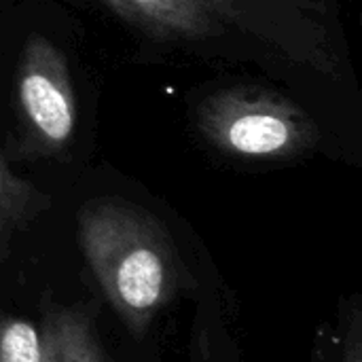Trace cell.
I'll return each instance as SVG.
<instances>
[{
    "instance_id": "obj_3",
    "label": "cell",
    "mask_w": 362,
    "mask_h": 362,
    "mask_svg": "<svg viewBox=\"0 0 362 362\" xmlns=\"http://www.w3.org/2000/svg\"><path fill=\"white\" fill-rule=\"evenodd\" d=\"M15 95L25 146L42 157L64 155L76 134V91L62 51L45 36L23 45Z\"/></svg>"
},
{
    "instance_id": "obj_4",
    "label": "cell",
    "mask_w": 362,
    "mask_h": 362,
    "mask_svg": "<svg viewBox=\"0 0 362 362\" xmlns=\"http://www.w3.org/2000/svg\"><path fill=\"white\" fill-rule=\"evenodd\" d=\"M123 21L159 40H204L240 17L233 0H102Z\"/></svg>"
},
{
    "instance_id": "obj_1",
    "label": "cell",
    "mask_w": 362,
    "mask_h": 362,
    "mask_svg": "<svg viewBox=\"0 0 362 362\" xmlns=\"http://www.w3.org/2000/svg\"><path fill=\"white\" fill-rule=\"evenodd\" d=\"M78 244L102 295L138 337L185 284V269L168 229L132 202H87L78 210Z\"/></svg>"
},
{
    "instance_id": "obj_7",
    "label": "cell",
    "mask_w": 362,
    "mask_h": 362,
    "mask_svg": "<svg viewBox=\"0 0 362 362\" xmlns=\"http://www.w3.org/2000/svg\"><path fill=\"white\" fill-rule=\"evenodd\" d=\"M0 362H45L40 329L23 318L0 316Z\"/></svg>"
},
{
    "instance_id": "obj_2",
    "label": "cell",
    "mask_w": 362,
    "mask_h": 362,
    "mask_svg": "<svg viewBox=\"0 0 362 362\" xmlns=\"http://www.w3.org/2000/svg\"><path fill=\"white\" fill-rule=\"evenodd\" d=\"M195 125L212 148L235 159H291L320 140L318 123L297 102L252 87L221 89L206 98Z\"/></svg>"
},
{
    "instance_id": "obj_6",
    "label": "cell",
    "mask_w": 362,
    "mask_h": 362,
    "mask_svg": "<svg viewBox=\"0 0 362 362\" xmlns=\"http://www.w3.org/2000/svg\"><path fill=\"white\" fill-rule=\"evenodd\" d=\"M49 206L51 197L30 180L13 174L0 151V261L6 257L13 238Z\"/></svg>"
},
{
    "instance_id": "obj_9",
    "label": "cell",
    "mask_w": 362,
    "mask_h": 362,
    "mask_svg": "<svg viewBox=\"0 0 362 362\" xmlns=\"http://www.w3.org/2000/svg\"><path fill=\"white\" fill-rule=\"evenodd\" d=\"M193 362H229L216 354L212 337H210V329L199 331V337L195 339V346H193Z\"/></svg>"
},
{
    "instance_id": "obj_5",
    "label": "cell",
    "mask_w": 362,
    "mask_h": 362,
    "mask_svg": "<svg viewBox=\"0 0 362 362\" xmlns=\"http://www.w3.org/2000/svg\"><path fill=\"white\" fill-rule=\"evenodd\" d=\"M40 333L45 362H115L98 339L91 318L76 308H53Z\"/></svg>"
},
{
    "instance_id": "obj_8",
    "label": "cell",
    "mask_w": 362,
    "mask_h": 362,
    "mask_svg": "<svg viewBox=\"0 0 362 362\" xmlns=\"http://www.w3.org/2000/svg\"><path fill=\"white\" fill-rule=\"evenodd\" d=\"M361 318L358 299H352L339 314L337 337H329V350H322V358L316 362H362Z\"/></svg>"
}]
</instances>
